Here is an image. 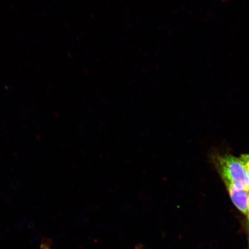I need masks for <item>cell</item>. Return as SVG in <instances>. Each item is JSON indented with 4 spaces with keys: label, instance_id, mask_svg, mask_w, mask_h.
<instances>
[{
    "label": "cell",
    "instance_id": "cell-2",
    "mask_svg": "<svg viewBox=\"0 0 249 249\" xmlns=\"http://www.w3.org/2000/svg\"><path fill=\"white\" fill-rule=\"evenodd\" d=\"M233 203L245 215H248V201L249 192L239 189L232 186L226 185Z\"/></svg>",
    "mask_w": 249,
    "mask_h": 249
},
{
    "label": "cell",
    "instance_id": "cell-5",
    "mask_svg": "<svg viewBox=\"0 0 249 249\" xmlns=\"http://www.w3.org/2000/svg\"><path fill=\"white\" fill-rule=\"evenodd\" d=\"M248 217H249V196H248Z\"/></svg>",
    "mask_w": 249,
    "mask_h": 249
},
{
    "label": "cell",
    "instance_id": "cell-4",
    "mask_svg": "<svg viewBox=\"0 0 249 249\" xmlns=\"http://www.w3.org/2000/svg\"><path fill=\"white\" fill-rule=\"evenodd\" d=\"M40 249H52L51 241L48 239H43L40 245Z\"/></svg>",
    "mask_w": 249,
    "mask_h": 249
},
{
    "label": "cell",
    "instance_id": "cell-6",
    "mask_svg": "<svg viewBox=\"0 0 249 249\" xmlns=\"http://www.w3.org/2000/svg\"><path fill=\"white\" fill-rule=\"evenodd\" d=\"M136 249H144V248H143V247L142 245H138V247H136Z\"/></svg>",
    "mask_w": 249,
    "mask_h": 249
},
{
    "label": "cell",
    "instance_id": "cell-3",
    "mask_svg": "<svg viewBox=\"0 0 249 249\" xmlns=\"http://www.w3.org/2000/svg\"><path fill=\"white\" fill-rule=\"evenodd\" d=\"M249 179V154H243L239 158Z\"/></svg>",
    "mask_w": 249,
    "mask_h": 249
},
{
    "label": "cell",
    "instance_id": "cell-1",
    "mask_svg": "<svg viewBox=\"0 0 249 249\" xmlns=\"http://www.w3.org/2000/svg\"><path fill=\"white\" fill-rule=\"evenodd\" d=\"M214 161L226 186L249 192V177L239 158L231 155H216Z\"/></svg>",
    "mask_w": 249,
    "mask_h": 249
}]
</instances>
